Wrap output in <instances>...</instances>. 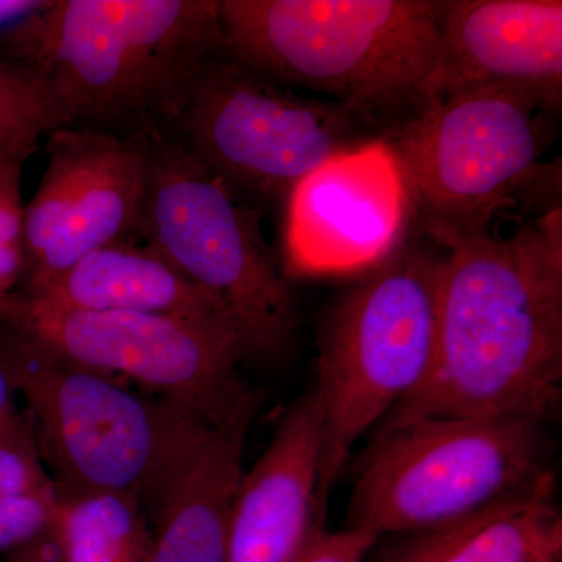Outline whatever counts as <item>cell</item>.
<instances>
[{
  "label": "cell",
  "instance_id": "1",
  "mask_svg": "<svg viewBox=\"0 0 562 562\" xmlns=\"http://www.w3.org/2000/svg\"><path fill=\"white\" fill-rule=\"evenodd\" d=\"M446 249L435 360L380 432L430 417L546 420L562 394V209Z\"/></svg>",
  "mask_w": 562,
  "mask_h": 562
},
{
  "label": "cell",
  "instance_id": "2",
  "mask_svg": "<svg viewBox=\"0 0 562 562\" xmlns=\"http://www.w3.org/2000/svg\"><path fill=\"white\" fill-rule=\"evenodd\" d=\"M0 46L43 77L65 127L136 136L171 128L227 41L221 0H50Z\"/></svg>",
  "mask_w": 562,
  "mask_h": 562
},
{
  "label": "cell",
  "instance_id": "3",
  "mask_svg": "<svg viewBox=\"0 0 562 562\" xmlns=\"http://www.w3.org/2000/svg\"><path fill=\"white\" fill-rule=\"evenodd\" d=\"M441 0H221L227 50L382 138L441 101Z\"/></svg>",
  "mask_w": 562,
  "mask_h": 562
},
{
  "label": "cell",
  "instance_id": "4",
  "mask_svg": "<svg viewBox=\"0 0 562 562\" xmlns=\"http://www.w3.org/2000/svg\"><path fill=\"white\" fill-rule=\"evenodd\" d=\"M557 121L530 91L473 85L382 136L401 168L412 224L446 247L491 233L513 206L561 203L560 160L542 161Z\"/></svg>",
  "mask_w": 562,
  "mask_h": 562
},
{
  "label": "cell",
  "instance_id": "5",
  "mask_svg": "<svg viewBox=\"0 0 562 562\" xmlns=\"http://www.w3.org/2000/svg\"><path fill=\"white\" fill-rule=\"evenodd\" d=\"M542 424L430 417L380 432L351 492L349 527L379 538L435 530L553 486Z\"/></svg>",
  "mask_w": 562,
  "mask_h": 562
},
{
  "label": "cell",
  "instance_id": "6",
  "mask_svg": "<svg viewBox=\"0 0 562 562\" xmlns=\"http://www.w3.org/2000/svg\"><path fill=\"white\" fill-rule=\"evenodd\" d=\"M438 266L439 258L405 241L333 314L313 391L321 422V509L355 443L430 372Z\"/></svg>",
  "mask_w": 562,
  "mask_h": 562
},
{
  "label": "cell",
  "instance_id": "7",
  "mask_svg": "<svg viewBox=\"0 0 562 562\" xmlns=\"http://www.w3.org/2000/svg\"><path fill=\"white\" fill-rule=\"evenodd\" d=\"M147 161L143 241L231 313L249 358H279L294 339V295L247 203L160 131L136 135Z\"/></svg>",
  "mask_w": 562,
  "mask_h": 562
},
{
  "label": "cell",
  "instance_id": "8",
  "mask_svg": "<svg viewBox=\"0 0 562 562\" xmlns=\"http://www.w3.org/2000/svg\"><path fill=\"white\" fill-rule=\"evenodd\" d=\"M0 364L24 398L41 458L60 491L125 492L140 502L194 416L161 397L135 394L116 376L66 360L3 325Z\"/></svg>",
  "mask_w": 562,
  "mask_h": 562
},
{
  "label": "cell",
  "instance_id": "9",
  "mask_svg": "<svg viewBox=\"0 0 562 562\" xmlns=\"http://www.w3.org/2000/svg\"><path fill=\"white\" fill-rule=\"evenodd\" d=\"M166 135L241 199L284 202L336 155L375 138L338 103L280 87L227 49L192 80Z\"/></svg>",
  "mask_w": 562,
  "mask_h": 562
},
{
  "label": "cell",
  "instance_id": "10",
  "mask_svg": "<svg viewBox=\"0 0 562 562\" xmlns=\"http://www.w3.org/2000/svg\"><path fill=\"white\" fill-rule=\"evenodd\" d=\"M0 325L66 360L149 387L209 424H228L260 409V394L238 373L249 353L233 328L61 308L18 292L0 303Z\"/></svg>",
  "mask_w": 562,
  "mask_h": 562
},
{
  "label": "cell",
  "instance_id": "11",
  "mask_svg": "<svg viewBox=\"0 0 562 562\" xmlns=\"http://www.w3.org/2000/svg\"><path fill=\"white\" fill-rule=\"evenodd\" d=\"M47 150L46 172L25 205L21 294L49 286L94 250L144 236L147 161L138 136L60 127Z\"/></svg>",
  "mask_w": 562,
  "mask_h": 562
},
{
  "label": "cell",
  "instance_id": "12",
  "mask_svg": "<svg viewBox=\"0 0 562 562\" xmlns=\"http://www.w3.org/2000/svg\"><path fill=\"white\" fill-rule=\"evenodd\" d=\"M412 205L390 147L373 139L336 155L284 201V272L297 277L371 272L406 241Z\"/></svg>",
  "mask_w": 562,
  "mask_h": 562
},
{
  "label": "cell",
  "instance_id": "13",
  "mask_svg": "<svg viewBox=\"0 0 562 562\" xmlns=\"http://www.w3.org/2000/svg\"><path fill=\"white\" fill-rule=\"evenodd\" d=\"M255 414L224 425L190 417L140 497L154 528L149 562H227L228 528Z\"/></svg>",
  "mask_w": 562,
  "mask_h": 562
},
{
  "label": "cell",
  "instance_id": "14",
  "mask_svg": "<svg viewBox=\"0 0 562 562\" xmlns=\"http://www.w3.org/2000/svg\"><path fill=\"white\" fill-rule=\"evenodd\" d=\"M441 99L473 85L530 91L562 106L561 0H441Z\"/></svg>",
  "mask_w": 562,
  "mask_h": 562
},
{
  "label": "cell",
  "instance_id": "15",
  "mask_svg": "<svg viewBox=\"0 0 562 562\" xmlns=\"http://www.w3.org/2000/svg\"><path fill=\"white\" fill-rule=\"evenodd\" d=\"M321 422L313 392L281 417L268 449L244 472L227 562H294L319 516Z\"/></svg>",
  "mask_w": 562,
  "mask_h": 562
},
{
  "label": "cell",
  "instance_id": "16",
  "mask_svg": "<svg viewBox=\"0 0 562 562\" xmlns=\"http://www.w3.org/2000/svg\"><path fill=\"white\" fill-rule=\"evenodd\" d=\"M21 295L61 308L154 314L239 331L216 299L138 239L94 250L49 286Z\"/></svg>",
  "mask_w": 562,
  "mask_h": 562
},
{
  "label": "cell",
  "instance_id": "17",
  "mask_svg": "<svg viewBox=\"0 0 562 562\" xmlns=\"http://www.w3.org/2000/svg\"><path fill=\"white\" fill-rule=\"evenodd\" d=\"M66 562H149L154 528L136 495L60 491L49 528Z\"/></svg>",
  "mask_w": 562,
  "mask_h": 562
},
{
  "label": "cell",
  "instance_id": "18",
  "mask_svg": "<svg viewBox=\"0 0 562 562\" xmlns=\"http://www.w3.org/2000/svg\"><path fill=\"white\" fill-rule=\"evenodd\" d=\"M57 502L31 416L16 409L0 425V554L47 535Z\"/></svg>",
  "mask_w": 562,
  "mask_h": 562
},
{
  "label": "cell",
  "instance_id": "19",
  "mask_svg": "<svg viewBox=\"0 0 562 562\" xmlns=\"http://www.w3.org/2000/svg\"><path fill=\"white\" fill-rule=\"evenodd\" d=\"M553 486L512 502L441 562H561L562 517Z\"/></svg>",
  "mask_w": 562,
  "mask_h": 562
},
{
  "label": "cell",
  "instance_id": "20",
  "mask_svg": "<svg viewBox=\"0 0 562 562\" xmlns=\"http://www.w3.org/2000/svg\"><path fill=\"white\" fill-rule=\"evenodd\" d=\"M65 121L49 88L35 69L0 60V166L27 161L43 136Z\"/></svg>",
  "mask_w": 562,
  "mask_h": 562
},
{
  "label": "cell",
  "instance_id": "21",
  "mask_svg": "<svg viewBox=\"0 0 562 562\" xmlns=\"http://www.w3.org/2000/svg\"><path fill=\"white\" fill-rule=\"evenodd\" d=\"M22 169L24 161L0 166V303L21 291L27 273Z\"/></svg>",
  "mask_w": 562,
  "mask_h": 562
},
{
  "label": "cell",
  "instance_id": "22",
  "mask_svg": "<svg viewBox=\"0 0 562 562\" xmlns=\"http://www.w3.org/2000/svg\"><path fill=\"white\" fill-rule=\"evenodd\" d=\"M509 503L512 502L502 503V505L494 506V508L486 509V512L468 517L461 522L435 528V530L416 532L413 539L398 547L384 562H441L462 539L468 538L480 525L486 522L487 519H491L494 514L501 512Z\"/></svg>",
  "mask_w": 562,
  "mask_h": 562
},
{
  "label": "cell",
  "instance_id": "23",
  "mask_svg": "<svg viewBox=\"0 0 562 562\" xmlns=\"http://www.w3.org/2000/svg\"><path fill=\"white\" fill-rule=\"evenodd\" d=\"M376 541L379 536L361 528L325 531L317 527L294 562H362Z\"/></svg>",
  "mask_w": 562,
  "mask_h": 562
},
{
  "label": "cell",
  "instance_id": "24",
  "mask_svg": "<svg viewBox=\"0 0 562 562\" xmlns=\"http://www.w3.org/2000/svg\"><path fill=\"white\" fill-rule=\"evenodd\" d=\"M3 562H66L49 532L36 541L25 543L13 552L3 554Z\"/></svg>",
  "mask_w": 562,
  "mask_h": 562
},
{
  "label": "cell",
  "instance_id": "25",
  "mask_svg": "<svg viewBox=\"0 0 562 562\" xmlns=\"http://www.w3.org/2000/svg\"><path fill=\"white\" fill-rule=\"evenodd\" d=\"M50 0H0V35L9 29L46 9Z\"/></svg>",
  "mask_w": 562,
  "mask_h": 562
},
{
  "label": "cell",
  "instance_id": "26",
  "mask_svg": "<svg viewBox=\"0 0 562 562\" xmlns=\"http://www.w3.org/2000/svg\"><path fill=\"white\" fill-rule=\"evenodd\" d=\"M14 391L11 387L9 376L3 371L2 364H0V425L3 424L11 414L16 412V406L13 402Z\"/></svg>",
  "mask_w": 562,
  "mask_h": 562
}]
</instances>
